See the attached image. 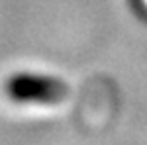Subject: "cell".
I'll use <instances>...</instances> for the list:
<instances>
[{
  "instance_id": "cell-1",
  "label": "cell",
  "mask_w": 147,
  "mask_h": 145,
  "mask_svg": "<svg viewBox=\"0 0 147 145\" xmlns=\"http://www.w3.org/2000/svg\"><path fill=\"white\" fill-rule=\"evenodd\" d=\"M4 96L18 106H55L69 98L71 86L67 80L47 73L18 71L6 77Z\"/></svg>"
}]
</instances>
